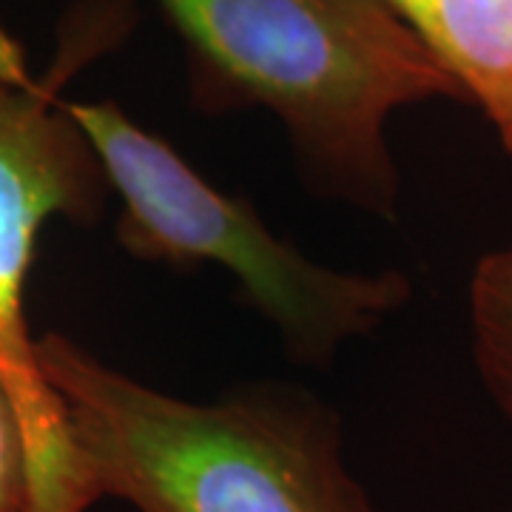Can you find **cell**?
Returning a JSON list of instances; mask_svg holds the SVG:
<instances>
[{
    "mask_svg": "<svg viewBox=\"0 0 512 512\" xmlns=\"http://www.w3.org/2000/svg\"><path fill=\"white\" fill-rule=\"evenodd\" d=\"M35 350L97 501L137 512H373L345 464L336 413L305 393L265 384L188 402L60 333Z\"/></svg>",
    "mask_w": 512,
    "mask_h": 512,
    "instance_id": "cell-1",
    "label": "cell"
},
{
    "mask_svg": "<svg viewBox=\"0 0 512 512\" xmlns=\"http://www.w3.org/2000/svg\"><path fill=\"white\" fill-rule=\"evenodd\" d=\"M217 103L265 106L313 183L370 214H393L387 117L467 100L384 0H160Z\"/></svg>",
    "mask_w": 512,
    "mask_h": 512,
    "instance_id": "cell-2",
    "label": "cell"
},
{
    "mask_svg": "<svg viewBox=\"0 0 512 512\" xmlns=\"http://www.w3.org/2000/svg\"><path fill=\"white\" fill-rule=\"evenodd\" d=\"M66 109L123 200L117 239L128 254L225 268L296 359L325 365L345 342L404 305V276L333 271L299 254L248 202L208 183L120 106L66 100Z\"/></svg>",
    "mask_w": 512,
    "mask_h": 512,
    "instance_id": "cell-3",
    "label": "cell"
},
{
    "mask_svg": "<svg viewBox=\"0 0 512 512\" xmlns=\"http://www.w3.org/2000/svg\"><path fill=\"white\" fill-rule=\"evenodd\" d=\"M66 74L60 63L40 83L0 80V373L26 424L35 512H86L97 504L66 404L40 370L23 316L40 228L52 217L89 222L109 188L89 137L60 97Z\"/></svg>",
    "mask_w": 512,
    "mask_h": 512,
    "instance_id": "cell-4",
    "label": "cell"
},
{
    "mask_svg": "<svg viewBox=\"0 0 512 512\" xmlns=\"http://www.w3.org/2000/svg\"><path fill=\"white\" fill-rule=\"evenodd\" d=\"M512 154V0H384Z\"/></svg>",
    "mask_w": 512,
    "mask_h": 512,
    "instance_id": "cell-5",
    "label": "cell"
},
{
    "mask_svg": "<svg viewBox=\"0 0 512 512\" xmlns=\"http://www.w3.org/2000/svg\"><path fill=\"white\" fill-rule=\"evenodd\" d=\"M481 379L512 416V248L481 259L470 288Z\"/></svg>",
    "mask_w": 512,
    "mask_h": 512,
    "instance_id": "cell-6",
    "label": "cell"
},
{
    "mask_svg": "<svg viewBox=\"0 0 512 512\" xmlns=\"http://www.w3.org/2000/svg\"><path fill=\"white\" fill-rule=\"evenodd\" d=\"M0 512H35L29 436L3 373H0Z\"/></svg>",
    "mask_w": 512,
    "mask_h": 512,
    "instance_id": "cell-7",
    "label": "cell"
}]
</instances>
